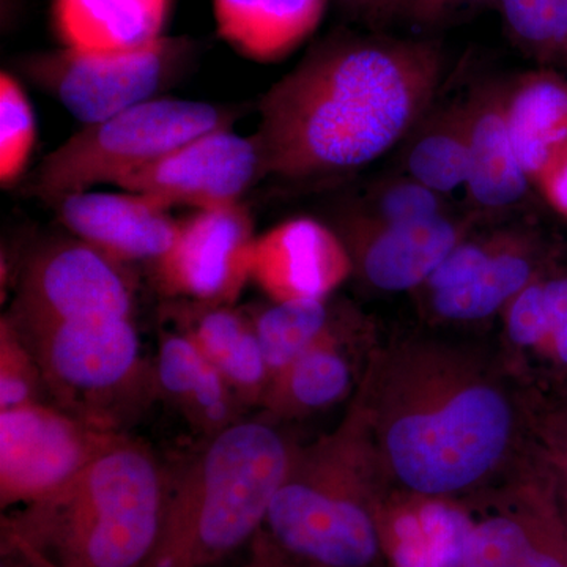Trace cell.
I'll return each instance as SVG.
<instances>
[{"label":"cell","instance_id":"15","mask_svg":"<svg viewBox=\"0 0 567 567\" xmlns=\"http://www.w3.org/2000/svg\"><path fill=\"white\" fill-rule=\"evenodd\" d=\"M353 275L344 241L312 218H293L259 235L251 281L270 301L323 300Z\"/></svg>","mask_w":567,"mask_h":567},{"label":"cell","instance_id":"11","mask_svg":"<svg viewBox=\"0 0 567 567\" xmlns=\"http://www.w3.org/2000/svg\"><path fill=\"white\" fill-rule=\"evenodd\" d=\"M256 240L244 204L196 210L181 221L173 248L152 265L153 276L167 297L234 306L251 281Z\"/></svg>","mask_w":567,"mask_h":567},{"label":"cell","instance_id":"30","mask_svg":"<svg viewBox=\"0 0 567 567\" xmlns=\"http://www.w3.org/2000/svg\"><path fill=\"white\" fill-rule=\"evenodd\" d=\"M48 394L35 354L6 315L0 319V412L39 404Z\"/></svg>","mask_w":567,"mask_h":567},{"label":"cell","instance_id":"34","mask_svg":"<svg viewBox=\"0 0 567 567\" xmlns=\"http://www.w3.org/2000/svg\"><path fill=\"white\" fill-rule=\"evenodd\" d=\"M535 185L548 203L554 205L555 210L567 216V144Z\"/></svg>","mask_w":567,"mask_h":567},{"label":"cell","instance_id":"27","mask_svg":"<svg viewBox=\"0 0 567 567\" xmlns=\"http://www.w3.org/2000/svg\"><path fill=\"white\" fill-rule=\"evenodd\" d=\"M509 344L567 369V278H535L503 309Z\"/></svg>","mask_w":567,"mask_h":567},{"label":"cell","instance_id":"9","mask_svg":"<svg viewBox=\"0 0 567 567\" xmlns=\"http://www.w3.org/2000/svg\"><path fill=\"white\" fill-rule=\"evenodd\" d=\"M125 436L39 402L0 412V505H29L61 491Z\"/></svg>","mask_w":567,"mask_h":567},{"label":"cell","instance_id":"21","mask_svg":"<svg viewBox=\"0 0 567 567\" xmlns=\"http://www.w3.org/2000/svg\"><path fill=\"white\" fill-rule=\"evenodd\" d=\"M468 141L466 192L487 210H502L527 194L529 182L511 137L507 95L499 89L477 93L464 107Z\"/></svg>","mask_w":567,"mask_h":567},{"label":"cell","instance_id":"38","mask_svg":"<svg viewBox=\"0 0 567 567\" xmlns=\"http://www.w3.org/2000/svg\"><path fill=\"white\" fill-rule=\"evenodd\" d=\"M254 567H293V566L279 565V563H270V561H256V563H254Z\"/></svg>","mask_w":567,"mask_h":567},{"label":"cell","instance_id":"5","mask_svg":"<svg viewBox=\"0 0 567 567\" xmlns=\"http://www.w3.org/2000/svg\"><path fill=\"white\" fill-rule=\"evenodd\" d=\"M295 443L268 417L240 420L208 436L171 475L158 546L147 567H207L264 527Z\"/></svg>","mask_w":567,"mask_h":567},{"label":"cell","instance_id":"18","mask_svg":"<svg viewBox=\"0 0 567 567\" xmlns=\"http://www.w3.org/2000/svg\"><path fill=\"white\" fill-rule=\"evenodd\" d=\"M171 315L178 320V331L218 369L245 409L262 405L271 374L246 309L189 301Z\"/></svg>","mask_w":567,"mask_h":567},{"label":"cell","instance_id":"7","mask_svg":"<svg viewBox=\"0 0 567 567\" xmlns=\"http://www.w3.org/2000/svg\"><path fill=\"white\" fill-rule=\"evenodd\" d=\"M238 115L237 107L167 96L137 104L82 126L48 153L25 192L52 207L69 194L103 183L115 185L200 134L233 128Z\"/></svg>","mask_w":567,"mask_h":567},{"label":"cell","instance_id":"22","mask_svg":"<svg viewBox=\"0 0 567 567\" xmlns=\"http://www.w3.org/2000/svg\"><path fill=\"white\" fill-rule=\"evenodd\" d=\"M328 0H213L216 32L249 61L292 54L323 20Z\"/></svg>","mask_w":567,"mask_h":567},{"label":"cell","instance_id":"10","mask_svg":"<svg viewBox=\"0 0 567 567\" xmlns=\"http://www.w3.org/2000/svg\"><path fill=\"white\" fill-rule=\"evenodd\" d=\"M134 303L136 286L130 265L81 238H51L25 257L7 317L17 327L82 317L133 319Z\"/></svg>","mask_w":567,"mask_h":567},{"label":"cell","instance_id":"3","mask_svg":"<svg viewBox=\"0 0 567 567\" xmlns=\"http://www.w3.org/2000/svg\"><path fill=\"white\" fill-rule=\"evenodd\" d=\"M171 473L122 436L61 491L2 520V550L41 567H147L164 527Z\"/></svg>","mask_w":567,"mask_h":567},{"label":"cell","instance_id":"12","mask_svg":"<svg viewBox=\"0 0 567 567\" xmlns=\"http://www.w3.org/2000/svg\"><path fill=\"white\" fill-rule=\"evenodd\" d=\"M264 177L267 169L256 134L244 136L233 128H221L194 137L125 175L115 186L144 194L167 208L189 205L204 210L240 204Z\"/></svg>","mask_w":567,"mask_h":567},{"label":"cell","instance_id":"24","mask_svg":"<svg viewBox=\"0 0 567 567\" xmlns=\"http://www.w3.org/2000/svg\"><path fill=\"white\" fill-rule=\"evenodd\" d=\"M514 148L535 185L567 144V87L546 74L522 82L507 95Z\"/></svg>","mask_w":567,"mask_h":567},{"label":"cell","instance_id":"31","mask_svg":"<svg viewBox=\"0 0 567 567\" xmlns=\"http://www.w3.org/2000/svg\"><path fill=\"white\" fill-rule=\"evenodd\" d=\"M511 32L535 50L567 43V0H499Z\"/></svg>","mask_w":567,"mask_h":567},{"label":"cell","instance_id":"17","mask_svg":"<svg viewBox=\"0 0 567 567\" xmlns=\"http://www.w3.org/2000/svg\"><path fill=\"white\" fill-rule=\"evenodd\" d=\"M377 525L393 567H464L473 517L456 499L391 488L380 499Z\"/></svg>","mask_w":567,"mask_h":567},{"label":"cell","instance_id":"32","mask_svg":"<svg viewBox=\"0 0 567 567\" xmlns=\"http://www.w3.org/2000/svg\"><path fill=\"white\" fill-rule=\"evenodd\" d=\"M442 197L420 182L406 178L380 189L371 210L360 216L377 226L423 221L443 215Z\"/></svg>","mask_w":567,"mask_h":567},{"label":"cell","instance_id":"23","mask_svg":"<svg viewBox=\"0 0 567 567\" xmlns=\"http://www.w3.org/2000/svg\"><path fill=\"white\" fill-rule=\"evenodd\" d=\"M347 339L342 336L315 347L274 377L260 405L264 417L298 420L344 401L353 386Z\"/></svg>","mask_w":567,"mask_h":567},{"label":"cell","instance_id":"19","mask_svg":"<svg viewBox=\"0 0 567 567\" xmlns=\"http://www.w3.org/2000/svg\"><path fill=\"white\" fill-rule=\"evenodd\" d=\"M153 377L156 393L205 439L244 420V404L218 369L181 331L163 333Z\"/></svg>","mask_w":567,"mask_h":567},{"label":"cell","instance_id":"16","mask_svg":"<svg viewBox=\"0 0 567 567\" xmlns=\"http://www.w3.org/2000/svg\"><path fill=\"white\" fill-rule=\"evenodd\" d=\"M52 208L73 237L125 265L158 262L181 227L169 208L137 193L89 189L62 197Z\"/></svg>","mask_w":567,"mask_h":567},{"label":"cell","instance_id":"14","mask_svg":"<svg viewBox=\"0 0 567 567\" xmlns=\"http://www.w3.org/2000/svg\"><path fill=\"white\" fill-rule=\"evenodd\" d=\"M464 567H567V525L557 492L525 484L494 513L473 518Z\"/></svg>","mask_w":567,"mask_h":567},{"label":"cell","instance_id":"37","mask_svg":"<svg viewBox=\"0 0 567 567\" xmlns=\"http://www.w3.org/2000/svg\"><path fill=\"white\" fill-rule=\"evenodd\" d=\"M2 567H41L17 551L2 550Z\"/></svg>","mask_w":567,"mask_h":567},{"label":"cell","instance_id":"4","mask_svg":"<svg viewBox=\"0 0 567 567\" xmlns=\"http://www.w3.org/2000/svg\"><path fill=\"white\" fill-rule=\"evenodd\" d=\"M388 491L364 395L311 445H295L264 527L260 561L293 567H382L377 509Z\"/></svg>","mask_w":567,"mask_h":567},{"label":"cell","instance_id":"25","mask_svg":"<svg viewBox=\"0 0 567 567\" xmlns=\"http://www.w3.org/2000/svg\"><path fill=\"white\" fill-rule=\"evenodd\" d=\"M262 346L271 379L309 350L349 336V315L323 300L270 301L246 309Z\"/></svg>","mask_w":567,"mask_h":567},{"label":"cell","instance_id":"33","mask_svg":"<svg viewBox=\"0 0 567 567\" xmlns=\"http://www.w3.org/2000/svg\"><path fill=\"white\" fill-rule=\"evenodd\" d=\"M486 2L488 0H405L402 13L416 24L431 25L446 20L450 14L466 9V7Z\"/></svg>","mask_w":567,"mask_h":567},{"label":"cell","instance_id":"35","mask_svg":"<svg viewBox=\"0 0 567 567\" xmlns=\"http://www.w3.org/2000/svg\"><path fill=\"white\" fill-rule=\"evenodd\" d=\"M339 6L361 21H385L395 13H402L405 0H338Z\"/></svg>","mask_w":567,"mask_h":567},{"label":"cell","instance_id":"36","mask_svg":"<svg viewBox=\"0 0 567 567\" xmlns=\"http://www.w3.org/2000/svg\"><path fill=\"white\" fill-rule=\"evenodd\" d=\"M555 492H557L559 509L567 525V462H557V475H555Z\"/></svg>","mask_w":567,"mask_h":567},{"label":"cell","instance_id":"13","mask_svg":"<svg viewBox=\"0 0 567 567\" xmlns=\"http://www.w3.org/2000/svg\"><path fill=\"white\" fill-rule=\"evenodd\" d=\"M353 264V275L382 292L423 287L461 241L462 227L443 215L423 221L377 226L360 215L339 230Z\"/></svg>","mask_w":567,"mask_h":567},{"label":"cell","instance_id":"28","mask_svg":"<svg viewBox=\"0 0 567 567\" xmlns=\"http://www.w3.org/2000/svg\"><path fill=\"white\" fill-rule=\"evenodd\" d=\"M405 163L410 178L440 196L466 186L470 158L464 110L425 130L410 148Z\"/></svg>","mask_w":567,"mask_h":567},{"label":"cell","instance_id":"20","mask_svg":"<svg viewBox=\"0 0 567 567\" xmlns=\"http://www.w3.org/2000/svg\"><path fill=\"white\" fill-rule=\"evenodd\" d=\"M173 0H52L51 18L63 48L117 54L163 39Z\"/></svg>","mask_w":567,"mask_h":567},{"label":"cell","instance_id":"26","mask_svg":"<svg viewBox=\"0 0 567 567\" xmlns=\"http://www.w3.org/2000/svg\"><path fill=\"white\" fill-rule=\"evenodd\" d=\"M528 254L498 241L491 259L470 281L429 295L432 312L450 322H476L505 309L535 279Z\"/></svg>","mask_w":567,"mask_h":567},{"label":"cell","instance_id":"2","mask_svg":"<svg viewBox=\"0 0 567 567\" xmlns=\"http://www.w3.org/2000/svg\"><path fill=\"white\" fill-rule=\"evenodd\" d=\"M388 487L462 498L516 454V394L486 358L406 341L374 357L360 386Z\"/></svg>","mask_w":567,"mask_h":567},{"label":"cell","instance_id":"8","mask_svg":"<svg viewBox=\"0 0 567 567\" xmlns=\"http://www.w3.org/2000/svg\"><path fill=\"white\" fill-rule=\"evenodd\" d=\"M197 52L189 37L164 35L141 50L117 54L69 48L32 52L14 66L85 126L159 99L192 71Z\"/></svg>","mask_w":567,"mask_h":567},{"label":"cell","instance_id":"39","mask_svg":"<svg viewBox=\"0 0 567 567\" xmlns=\"http://www.w3.org/2000/svg\"><path fill=\"white\" fill-rule=\"evenodd\" d=\"M563 462H567V442H566V454H563Z\"/></svg>","mask_w":567,"mask_h":567},{"label":"cell","instance_id":"1","mask_svg":"<svg viewBox=\"0 0 567 567\" xmlns=\"http://www.w3.org/2000/svg\"><path fill=\"white\" fill-rule=\"evenodd\" d=\"M442 78L432 41L331 33L260 99L267 175L323 181L374 163L423 118Z\"/></svg>","mask_w":567,"mask_h":567},{"label":"cell","instance_id":"29","mask_svg":"<svg viewBox=\"0 0 567 567\" xmlns=\"http://www.w3.org/2000/svg\"><path fill=\"white\" fill-rule=\"evenodd\" d=\"M37 142V118L21 82L0 74V182L14 185L28 169Z\"/></svg>","mask_w":567,"mask_h":567},{"label":"cell","instance_id":"6","mask_svg":"<svg viewBox=\"0 0 567 567\" xmlns=\"http://www.w3.org/2000/svg\"><path fill=\"white\" fill-rule=\"evenodd\" d=\"M14 328L39 361L48 395L73 415L122 432L123 421L156 391L153 369L142 357L140 334L128 317Z\"/></svg>","mask_w":567,"mask_h":567}]
</instances>
